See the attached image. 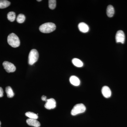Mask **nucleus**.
<instances>
[{
	"instance_id": "0eeeda50",
	"label": "nucleus",
	"mask_w": 127,
	"mask_h": 127,
	"mask_svg": "<svg viewBox=\"0 0 127 127\" xmlns=\"http://www.w3.org/2000/svg\"><path fill=\"white\" fill-rule=\"evenodd\" d=\"M46 103L45 105L46 108L48 109H54L56 106V102L54 98H51L47 99Z\"/></svg>"
},
{
	"instance_id": "ddd939ff",
	"label": "nucleus",
	"mask_w": 127,
	"mask_h": 127,
	"mask_svg": "<svg viewBox=\"0 0 127 127\" xmlns=\"http://www.w3.org/2000/svg\"><path fill=\"white\" fill-rule=\"evenodd\" d=\"M73 64L77 67H82L83 66V63L80 59L77 58H73L72 60Z\"/></svg>"
},
{
	"instance_id": "f03ea898",
	"label": "nucleus",
	"mask_w": 127,
	"mask_h": 127,
	"mask_svg": "<svg viewBox=\"0 0 127 127\" xmlns=\"http://www.w3.org/2000/svg\"><path fill=\"white\" fill-rule=\"evenodd\" d=\"M39 30L42 32L49 33L54 31L56 29V26L54 23L48 22L44 23L39 27Z\"/></svg>"
},
{
	"instance_id": "1a4fd4ad",
	"label": "nucleus",
	"mask_w": 127,
	"mask_h": 127,
	"mask_svg": "<svg viewBox=\"0 0 127 127\" xmlns=\"http://www.w3.org/2000/svg\"><path fill=\"white\" fill-rule=\"evenodd\" d=\"M26 122L30 126L35 127H39L40 126V124L36 119H28L27 120Z\"/></svg>"
},
{
	"instance_id": "2eb2a0df",
	"label": "nucleus",
	"mask_w": 127,
	"mask_h": 127,
	"mask_svg": "<svg viewBox=\"0 0 127 127\" xmlns=\"http://www.w3.org/2000/svg\"><path fill=\"white\" fill-rule=\"evenodd\" d=\"M6 92L7 97L9 98H12L14 96V93L12 89L10 87L8 86L6 88Z\"/></svg>"
},
{
	"instance_id": "4468645a",
	"label": "nucleus",
	"mask_w": 127,
	"mask_h": 127,
	"mask_svg": "<svg viewBox=\"0 0 127 127\" xmlns=\"http://www.w3.org/2000/svg\"><path fill=\"white\" fill-rule=\"evenodd\" d=\"M10 2L6 0H0V9H4L10 5Z\"/></svg>"
},
{
	"instance_id": "f3484780",
	"label": "nucleus",
	"mask_w": 127,
	"mask_h": 127,
	"mask_svg": "<svg viewBox=\"0 0 127 127\" xmlns=\"http://www.w3.org/2000/svg\"><path fill=\"white\" fill-rule=\"evenodd\" d=\"M16 16L15 13L14 12H10L7 15L8 20L10 22H13L15 20Z\"/></svg>"
},
{
	"instance_id": "423d86ee",
	"label": "nucleus",
	"mask_w": 127,
	"mask_h": 127,
	"mask_svg": "<svg viewBox=\"0 0 127 127\" xmlns=\"http://www.w3.org/2000/svg\"><path fill=\"white\" fill-rule=\"evenodd\" d=\"M116 40L117 43H124L125 41V35L124 32L122 31L119 30L117 32L116 35Z\"/></svg>"
},
{
	"instance_id": "9b49d317",
	"label": "nucleus",
	"mask_w": 127,
	"mask_h": 127,
	"mask_svg": "<svg viewBox=\"0 0 127 127\" xmlns=\"http://www.w3.org/2000/svg\"><path fill=\"white\" fill-rule=\"evenodd\" d=\"M70 81L71 84L75 86H78L80 85V80L79 78L76 76H71L70 78Z\"/></svg>"
},
{
	"instance_id": "39448f33",
	"label": "nucleus",
	"mask_w": 127,
	"mask_h": 127,
	"mask_svg": "<svg viewBox=\"0 0 127 127\" xmlns=\"http://www.w3.org/2000/svg\"><path fill=\"white\" fill-rule=\"evenodd\" d=\"M4 68L6 71L8 73L13 72L16 71V67L14 64L9 62L5 61L2 64Z\"/></svg>"
},
{
	"instance_id": "4be33fe9",
	"label": "nucleus",
	"mask_w": 127,
	"mask_h": 127,
	"mask_svg": "<svg viewBox=\"0 0 127 127\" xmlns=\"http://www.w3.org/2000/svg\"><path fill=\"white\" fill-rule=\"evenodd\" d=\"M37 1H41V0H37Z\"/></svg>"
},
{
	"instance_id": "aec40b11",
	"label": "nucleus",
	"mask_w": 127,
	"mask_h": 127,
	"mask_svg": "<svg viewBox=\"0 0 127 127\" xmlns=\"http://www.w3.org/2000/svg\"><path fill=\"white\" fill-rule=\"evenodd\" d=\"M3 89L2 88L0 87V97H2L3 96Z\"/></svg>"
},
{
	"instance_id": "f257e3e1",
	"label": "nucleus",
	"mask_w": 127,
	"mask_h": 127,
	"mask_svg": "<svg viewBox=\"0 0 127 127\" xmlns=\"http://www.w3.org/2000/svg\"><path fill=\"white\" fill-rule=\"evenodd\" d=\"M7 42L12 47H18L20 45V39L17 35L14 33L9 34L7 37Z\"/></svg>"
},
{
	"instance_id": "20e7f679",
	"label": "nucleus",
	"mask_w": 127,
	"mask_h": 127,
	"mask_svg": "<svg viewBox=\"0 0 127 127\" xmlns=\"http://www.w3.org/2000/svg\"><path fill=\"white\" fill-rule=\"evenodd\" d=\"M38 52L35 49H32L30 52L28 57V63L30 65H32L35 63L39 58Z\"/></svg>"
},
{
	"instance_id": "dca6fc26",
	"label": "nucleus",
	"mask_w": 127,
	"mask_h": 127,
	"mask_svg": "<svg viewBox=\"0 0 127 127\" xmlns=\"http://www.w3.org/2000/svg\"><path fill=\"white\" fill-rule=\"evenodd\" d=\"M25 115L31 119H37L38 118V116L36 114L31 112H28L26 113Z\"/></svg>"
},
{
	"instance_id": "5701e85b",
	"label": "nucleus",
	"mask_w": 127,
	"mask_h": 127,
	"mask_svg": "<svg viewBox=\"0 0 127 127\" xmlns=\"http://www.w3.org/2000/svg\"><path fill=\"white\" fill-rule=\"evenodd\" d=\"M1 124V123L0 121V127H0Z\"/></svg>"
},
{
	"instance_id": "7ed1b4c3",
	"label": "nucleus",
	"mask_w": 127,
	"mask_h": 127,
	"mask_svg": "<svg viewBox=\"0 0 127 127\" xmlns=\"http://www.w3.org/2000/svg\"><path fill=\"white\" fill-rule=\"evenodd\" d=\"M86 110V107L82 103H79L75 105L71 111V114L75 116L79 114L83 113Z\"/></svg>"
},
{
	"instance_id": "6e6552de",
	"label": "nucleus",
	"mask_w": 127,
	"mask_h": 127,
	"mask_svg": "<svg viewBox=\"0 0 127 127\" xmlns=\"http://www.w3.org/2000/svg\"><path fill=\"white\" fill-rule=\"evenodd\" d=\"M102 93L103 96L106 98H108L111 96V89L107 86H104L103 87L102 89Z\"/></svg>"
},
{
	"instance_id": "a211bd4d",
	"label": "nucleus",
	"mask_w": 127,
	"mask_h": 127,
	"mask_svg": "<svg viewBox=\"0 0 127 127\" xmlns=\"http://www.w3.org/2000/svg\"><path fill=\"white\" fill-rule=\"evenodd\" d=\"M48 5L50 9L52 10L55 9L56 6V0H48Z\"/></svg>"
},
{
	"instance_id": "412c9836",
	"label": "nucleus",
	"mask_w": 127,
	"mask_h": 127,
	"mask_svg": "<svg viewBox=\"0 0 127 127\" xmlns=\"http://www.w3.org/2000/svg\"><path fill=\"white\" fill-rule=\"evenodd\" d=\"M41 99L43 101H46L47 100V97L46 96H45V95H43V96H42L41 97Z\"/></svg>"
},
{
	"instance_id": "9d476101",
	"label": "nucleus",
	"mask_w": 127,
	"mask_h": 127,
	"mask_svg": "<svg viewBox=\"0 0 127 127\" xmlns=\"http://www.w3.org/2000/svg\"><path fill=\"white\" fill-rule=\"evenodd\" d=\"M78 27L79 31L83 33L87 32L89 30V27L88 26L86 23L83 22L79 23Z\"/></svg>"
},
{
	"instance_id": "6ab92c4d",
	"label": "nucleus",
	"mask_w": 127,
	"mask_h": 127,
	"mask_svg": "<svg viewBox=\"0 0 127 127\" xmlns=\"http://www.w3.org/2000/svg\"><path fill=\"white\" fill-rule=\"evenodd\" d=\"M26 19L25 16L23 14H20L17 18V21L18 23H22L24 22Z\"/></svg>"
},
{
	"instance_id": "f8f14e48",
	"label": "nucleus",
	"mask_w": 127,
	"mask_h": 127,
	"mask_svg": "<svg viewBox=\"0 0 127 127\" xmlns=\"http://www.w3.org/2000/svg\"><path fill=\"white\" fill-rule=\"evenodd\" d=\"M114 14V9L112 5H109L107 9V15L109 17L113 16Z\"/></svg>"
}]
</instances>
